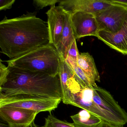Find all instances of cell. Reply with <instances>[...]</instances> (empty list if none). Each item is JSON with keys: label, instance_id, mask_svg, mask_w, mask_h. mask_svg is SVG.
Segmentation results:
<instances>
[{"label": "cell", "instance_id": "19", "mask_svg": "<svg viewBox=\"0 0 127 127\" xmlns=\"http://www.w3.org/2000/svg\"><path fill=\"white\" fill-rule=\"evenodd\" d=\"M61 1L59 0H34L33 3L37 9L40 10L46 6L55 5Z\"/></svg>", "mask_w": 127, "mask_h": 127}, {"label": "cell", "instance_id": "4", "mask_svg": "<svg viewBox=\"0 0 127 127\" xmlns=\"http://www.w3.org/2000/svg\"><path fill=\"white\" fill-rule=\"evenodd\" d=\"M60 57L57 49L50 44L6 62L9 66L56 76L59 73Z\"/></svg>", "mask_w": 127, "mask_h": 127}, {"label": "cell", "instance_id": "15", "mask_svg": "<svg viewBox=\"0 0 127 127\" xmlns=\"http://www.w3.org/2000/svg\"><path fill=\"white\" fill-rule=\"evenodd\" d=\"M75 127H99L102 120L86 110L70 116Z\"/></svg>", "mask_w": 127, "mask_h": 127}, {"label": "cell", "instance_id": "11", "mask_svg": "<svg viewBox=\"0 0 127 127\" xmlns=\"http://www.w3.org/2000/svg\"><path fill=\"white\" fill-rule=\"evenodd\" d=\"M50 43L57 48L61 40L64 26V11L60 6H51L46 13Z\"/></svg>", "mask_w": 127, "mask_h": 127}, {"label": "cell", "instance_id": "14", "mask_svg": "<svg viewBox=\"0 0 127 127\" xmlns=\"http://www.w3.org/2000/svg\"><path fill=\"white\" fill-rule=\"evenodd\" d=\"M75 40H76L70 23V15L64 11V26L61 40L56 48L60 55L64 59H66L68 51Z\"/></svg>", "mask_w": 127, "mask_h": 127}, {"label": "cell", "instance_id": "5", "mask_svg": "<svg viewBox=\"0 0 127 127\" xmlns=\"http://www.w3.org/2000/svg\"><path fill=\"white\" fill-rule=\"evenodd\" d=\"M61 99L42 97L35 95L20 94L0 95V107L19 108L41 112L50 113L58 108Z\"/></svg>", "mask_w": 127, "mask_h": 127}, {"label": "cell", "instance_id": "3", "mask_svg": "<svg viewBox=\"0 0 127 127\" xmlns=\"http://www.w3.org/2000/svg\"><path fill=\"white\" fill-rule=\"evenodd\" d=\"M69 105L86 110L104 121L123 126L127 123V113L110 92L99 87H82L71 96Z\"/></svg>", "mask_w": 127, "mask_h": 127}, {"label": "cell", "instance_id": "1", "mask_svg": "<svg viewBox=\"0 0 127 127\" xmlns=\"http://www.w3.org/2000/svg\"><path fill=\"white\" fill-rule=\"evenodd\" d=\"M50 44L48 26L34 13L0 23V52L11 59Z\"/></svg>", "mask_w": 127, "mask_h": 127}, {"label": "cell", "instance_id": "17", "mask_svg": "<svg viewBox=\"0 0 127 127\" xmlns=\"http://www.w3.org/2000/svg\"><path fill=\"white\" fill-rule=\"evenodd\" d=\"M79 53L75 40L68 51L65 61L72 69L78 66V60Z\"/></svg>", "mask_w": 127, "mask_h": 127}, {"label": "cell", "instance_id": "2", "mask_svg": "<svg viewBox=\"0 0 127 127\" xmlns=\"http://www.w3.org/2000/svg\"><path fill=\"white\" fill-rule=\"evenodd\" d=\"M9 73L5 84L0 87V95L26 94L62 99L59 75L24 70L8 66Z\"/></svg>", "mask_w": 127, "mask_h": 127}, {"label": "cell", "instance_id": "9", "mask_svg": "<svg viewBox=\"0 0 127 127\" xmlns=\"http://www.w3.org/2000/svg\"><path fill=\"white\" fill-rule=\"evenodd\" d=\"M60 56L59 75L62 92V101L67 104L71 96L78 92L82 87L76 78L73 70L67 64L63 56Z\"/></svg>", "mask_w": 127, "mask_h": 127}, {"label": "cell", "instance_id": "6", "mask_svg": "<svg viewBox=\"0 0 127 127\" xmlns=\"http://www.w3.org/2000/svg\"><path fill=\"white\" fill-rule=\"evenodd\" d=\"M95 15L99 30L115 34L120 30L127 19V6L113 2L111 5Z\"/></svg>", "mask_w": 127, "mask_h": 127}, {"label": "cell", "instance_id": "20", "mask_svg": "<svg viewBox=\"0 0 127 127\" xmlns=\"http://www.w3.org/2000/svg\"><path fill=\"white\" fill-rule=\"evenodd\" d=\"M0 62V87L3 86L7 81V77L9 73L8 67H6L2 62Z\"/></svg>", "mask_w": 127, "mask_h": 127}, {"label": "cell", "instance_id": "23", "mask_svg": "<svg viewBox=\"0 0 127 127\" xmlns=\"http://www.w3.org/2000/svg\"><path fill=\"white\" fill-rule=\"evenodd\" d=\"M110 0L113 3L127 6V0Z\"/></svg>", "mask_w": 127, "mask_h": 127}, {"label": "cell", "instance_id": "18", "mask_svg": "<svg viewBox=\"0 0 127 127\" xmlns=\"http://www.w3.org/2000/svg\"><path fill=\"white\" fill-rule=\"evenodd\" d=\"M74 72L76 78L82 87H93L85 73L78 66L72 69Z\"/></svg>", "mask_w": 127, "mask_h": 127}, {"label": "cell", "instance_id": "24", "mask_svg": "<svg viewBox=\"0 0 127 127\" xmlns=\"http://www.w3.org/2000/svg\"><path fill=\"white\" fill-rule=\"evenodd\" d=\"M0 127H10L8 125L5 124L3 123H0Z\"/></svg>", "mask_w": 127, "mask_h": 127}, {"label": "cell", "instance_id": "22", "mask_svg": "<svg viewBox=\"0 0 127 127\" xmlns=\"http://www.w3.org/2000/svg\"><path fill=\"white\" fill-rule=\"evenodd\" d=\"M123 126H122L118 125L112 124L106 121L102 120V122L99 127H123Z\"/></svg>", "mask_w": 127, "mask_h": 127}, {"label": "cell", "instance_id": "8", "mask_svg": "<svg viewBox=\"0 0 127 127\" xmlns=\"http://www.w3.org/2000/svg\"><path fill=\"white\" fill-rule=\"evenodd\" d=\"M38 112L19 108L0 107V116L10 127H29Z\"/></svg>", "mask_w": 127, "mask_h": 127}, {"label": "cell", "instance_id": "7", "mask_svg": "<svg viewBox=\"0 0 127 127\" xmlns=\"http://www.w3.org/2000/svg\"><path fill=\"white\" fill-rule=\"evenodd\" d=\"M70 15V23L76 40L86 36L96 37L99 31V27L95 14L77 12Z\"/></svg>", "mask_w": 127, "mask_h": 127}, {"label": "cell", "instance_id": "21", "mask_svg": "<svg viewBox=\"0 0 127 127\" xmlns=\"http://www.w3.org/2000/svg\"><path fill=\"white\" fill-rule=\"evenodd\" d=\"M15 2V0H0V10H6L10 9Z\"/></svg>", "mask_w": 127, "mask_h": 127}, {"label": "cell", "instance_id": "13", "mask_svg": "<svg viewBox=\"0 0 127 127\" xmlns=\"http://www.w3.org/2000/svg\"><path fill=\"white\" fill-rule=\"evenodd\" d=\"M78 65L87 76L91 86L98 87L95 81L100 82V76L93 56L88 52L79 54Z\"/></svg>", "mask_w": 127, "mask_h": 127}, {"label": "cell", "instance_id": "12", "mask_svg": "<svg viewBox=\"0 0 127 127\" xmlns=\"http://www.w3.org/2000/svg\"><path fill=\"white\" fill-rule=\"evenodd\" d=\"M96 37L111 49L127 55V18L117 33L99 30Z\"/></svg>", "mask_w": 127, "mask_h": 127}, {"label": "cell", "instance_id": "25", "mask_svg": "<svg viewBox=\"0 0 127 127\" xmlns=\"http://www.w3.org/2000/svg\"><path fill=\"white\" fill-rule=\"evenodd\" d=\"M29 127H39L35 123L34 121H33L31 125L29 126Z\"/></svg>", "mask_w": 127, "mask_h": 127}, {"label": "cell", "instance_id": "16", "mask_svg": "<svg viewBox=\"0 0 127 127\" xmlns=\"http://www.w3.org/2000/svg\"><path fill=\"white\" fill-rule=\"evenodd\" d=\"M42 127H75L73 123L62 120L51 113L45 119V123Z\"/></svg>", "mask_w": 127, "mask_h": 127}, {"label": "cell", "instance_id": "10", "mask_svg": "<svg viewBox=\"0 0 127 127\" xmlns=\"http://www.w3.org/2000/svg\"><path fill=\"white\" fill-rule=\"evenodd\" d=\"M109 0H64L59 3L64 10L70 15L77 12L95 14L112 5Z\"/></svg>", "mask_w": 127, "mask_h": 127}]
</instances>
